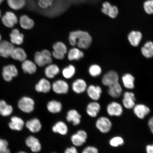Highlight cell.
<instances>
[{
    "label": "cell",
    "mask_w": 153,
    "mask_h": 153,
    "mask_svg": "<svg viewBox=\"0 0 153 153\" xmlns=\"http://www.w3.org/2000/svg\"><path fill=\"white\" fill-rule=\"evenodd\" d=\"M101 110V105L97 101H94L88 105L87 113L91 117L95 118L98 115Z\"/></svg>",
    "instance_id": "e0dca14e"
},
{
    "label": "cell",
    "mask_w": 153,
    "mask_h": 153,
    "mask_svg": "<svg viewBox=\"0 0 153 153\" xmlns=\"http://www.w3.org/2000/svg\"><path fill=\"white\" fill-rule=\"evenodd\" d=\"M141 52L143 56L147 59L153 57V42L148 41L141 48Z\"/></svg>",
    "instance_id": "d4e9b609"
},
{
    "label": "cell",
    "mask_w": 153,
    "mask_h": 153,
    "mask_svg": "<svg viewBox=\"0 0 153 153\" xmlns=\"http://www.w3.org/2000/svg\"><path fill=\"white\" fill-rule=\"evenodd\" d=\"M108 87V94L113 98H118L122 95L123 89L119 82L114 83Z\"/></svg>",
    "instance_id": "ac0fdd59"
},
{
    "label": "cell",
    "mask_w": 153,
    "mask_h": 153,
    "mask_svg": "<svg viewBox=\"0 0 153 153\" xmlns=\"http://www.w3.org/2000/svg\"><path fill=\"white\" fill-rule=\"evenodd\" d=\"M119 75L117 72L114 71H110L103 76L102 83L104 85L108 87L119 82Z\"/></svg>",
    "instance_id": "ba28073f"
},
{
    "label": "cell",
    "mask_w": 153,
    "mask_h": 153,
    "mask_svg": "<svg viewBox=\"0 0 153 153\" xmlns=\"http://www.w3.org/2000/svg\"><path fill=\"white\" fill-rule=\"evenodd\" d=\"M85 56L83 51L77 48L71 49L68 53V58L70 61L79 60Z\"/></svg>",
    "instance_id": "f1b7e54d"
},
{
    "label": "cell",
    "mask_w": 153,
    "mask_h": 153,
    "mask_svg": "<svg viewBox=\"0 0 153 153\" xmlns=\"http://www.w3.org/2000/svg\"><path fill=\"white\" fill-rule=\"evenodd\" d=\"M122 81L124 87L126 89L130 90L134 88L135 78L131 74H124L122 78Z\"/></svg>",
    "instance_id": "44dd1931"
},
{
    "label": "cell",
    "mask_w": 153,
    "mask_h": 153,
    "mask_svg": "<svg viewBox=\"0 0 153 153\" xmlns=\"http://www.w3.org/2000/svg\"><path fill=\"white\" fill-rule=\"evenodd\" d=\"M19 22L21 27L25 30H29L34 27V21L27 15H22L20 17Z\"/></svg>",
    "instance_id": "7402d4cb"
},
{
    "label": "cell",
    "mask_w": 153,
    "mask_h": 153,
    "mask_svg": "<svg viewBox=\"0 0 153 153\" xmlns=\"http://www.w3.org/2000/svg\"><path fill=\"white\" fill-rule=\"evenodd\" d=\"M65 153H78L77 150L74 147L68 148L65 151Z\"/></svg>",
    "instance_id": "c3c4849f"
},
{
    "label": "cell",
    "mask_w": 153,
    "mask_h": 153,
    "mask_svg": "<svg viewBox=\"0 0 153 153\" xmlns=\"http://www.w3.org/2000/svg\"><path fill=\"white\" fill-rule=\"evenodd\" d=\"M14 44L7 41H3L0 43V56L7 58L11 56L15 48Z\"/></svg>",
    "instance_id": "8fae6325"
},
{
    "label": "cell",
    "mask_w": 153,
    "mask_h": 153,
    "mask_svg": "<svg viewBox=\"0 0 153 153\" xmlns=\"http://www.w3.org/2000/svg\"><path fill=\"white\" fill-rule=\"evenodd\" d=\"M53 56L57 60H62L65 57V54L58 51H53L52 52Z\"/></svg>",
    "instance_id": "f6af8a7d"
},
{
    "label": "cell",
    "mask_w": 153,
    "mask_h": 153,
    "mask_svg": "<svg viewBox=\"0 0 153 153\" xmlns=\"http://www.w3.org/2000/svg\"><path fill=\"white\" fill-rule=\"evenodd\" d=\"M8 143L5 140L0 139V153H10Z\"/></svg>",
    "instance_id": "7bdbcfd3"
},
{
    "label": "cell",
    "mask_w": 153,
    "mask_h": 153,
    "mask_svg": "<svg viewBox=\"0 0 153 153\" xmlns=\"http://www.w3.org/2000/svg\"><path fill=\"white\" fill-rule=\"evenodd\" d=\"M1 34H0V43H1Z\"/></svg>",
    "instance_id": "816d5d0a"
},
{
    "label": "cell",
    "mask_w": 153,
    "mask_h": 153,
    "mask_svg": "<svg viewBox=\"0 0 153 153\" xmlns=\"http://www.w3.org/2000/svg\"><path fill=\"white\" fill-rule=\"evenodd\" d=\"M18 153H26L24 152H19Z\"/></svg>",
    "instance_id": "f5cc1de1"
},
{
    "label": "cell",
    "mask_w": 153,
    "mask_h": 153,
    "mask_svg": "<svg viewBox=\"0 0 153 153\" xmlns=\"http://www.w3.org/2000/svg\"><path fill=\"white\" fill-rule=\"evenodd\" d=\"M1 10H0V18H1Z\"/></svg>",
    "instance_id": "f907efd6"
},
{
    "label": "cell",
    "mask_w": 153,
    "mask_h": 153,
    "mask_svg": "<svg viewBox=\"0 0 153 153\" xmlns=\"http://www.w3.org/2000/svg\"><path fill=\"white\" fill-rule=\"evenodd\" d=\"M82 153H99V152L98 149L96 147L89 146L84 149Z\"/></svg>",
    "instance_id": "ee69618b"
},
{
    "label": "cell",
    "mask_w": 153,
    "mask_h": 153,
    "mask_svg": "<svg viewBox=\"0 0 153 153\" xmlns=\"http://www.w3.org/2000/svg\"><path fill=\"white\" fill-rule=\"evenodd\" d=\"M123 111V106L117 101H112L108 103L106 107L107 114L111 117H120L122 115Z\"/></svg>",
    "instance_id": "277c9868"
},
{
    "label": "cell",
    "mask_w": 153,
    "mask_h": 153,
    "mask_svg": "<svg viewBox=\"0 0 153 153\" xmlns=\"http://www.w3.org/2000/svg\"><path fill=\"white\" fill-rule=\"evenodd\" d=\"M125 143L123 137L120 136H116L111 137L109 140V144L113 148H117L123 146Z\"/></svg>",
    "instance_id": "8d00e7d4"
},
{
    "label": "cell",
    "mask_w": 153,
    "mask_h": 153,
    "mask_svg": "<svg viewBox=\"0 0 153 153\" xmlns=\"http://www.w3.org/2000/svg\"><path fill=\"white\" fill-rule=\"evenodd\" d=\"M24 123L21 118L17 117H13L11 118V121L9 123L10 128L11 129L20 131L23 128Z\"/></svg>",
    "instance_id": "f546056e"
},
{
    "label": "cell",
    "mask_w": 153,
    "mask_h": 153,
    "mask_svg": "<svg viewBox=\"0 0 153 153\" xmlns=\"http://www.w3.org/2000/svg\"><path fill=\"white\" fill-rule=\"evenodd\" d=\"M18 70L14 65H8L3 68V77L4 79L7 82L11 81L13 77L18 76Z\"/></svg>",
    "instance_id": "30bf717a"
},
{
    "label": "cell",
    "mask_w": 153,
    "mask_h": 153,
    "mask_svg": "<svg viewBox=\"0 0 153 153\" xmlns=\"http://www.w3.org/2000/svg\"><path fill=\"white\" fill-rule=\"evenodd\" d=\"M87 137V134L85 131L80 130L72 136L71 141L73 143L75 146H81L86 142Z\"/></svg>",
    "instance_id": "2e32d148"
},
{
    "label": "cell",
    "mask_w": 153,
    "mask_h": 153,
    "mask_svg": "<svg viewBox=\"0 0 153 153\" xmlns=\"http://www.w3.org/2000/svg\"><path fill=\"white\" fill-rule=\"evenodd\" d=\"M69 41L73 46L77 45L80 48L86 49L91 46L92 38L88 32L77 30L70 32Z\"/></svg>",
    "instance_id": "6da1fadb"
},
{
    "label": "cell",
    "mask_w": 153,
    "mask_h": 153,
    "mask_svg": "<svg viewBox=\"0 0 153 153\" xmlns=\"http://www.w3.org/2000/svg\"><path fill=\"white\" fill-rule=\"evenodd\" d=\"M76 71L75 67L72 65H70L63 69L62 71V74L65 78L70 79L74 76Z\"/></svg>",
    "instance_id": "74e56055"
},
{
    "label": "cell",
    "mask_w": 153,
    "mask_h": 153,
    "mask_svg": "<svg viewBox=\"0 0 153 153\" xmlns=\"http://www.w3.org/2000/svg\"><path fill=\"white\" fill-rule=\"evenodd\" d=\"M54 0H38L37 4L40 8L47 9L52 6Z\"/></svg>",
    "instance_id": "60d3db41"
},
{
    "label": "cell",
    "mask_w": 153,
    "mask_h": 153,
    "mask_svg": "<svg viewBox=\"0 0 153 153\" xmlns=\"http://www.w3.org/2000/svg\"><path fill=\"white\" fill-rule=\"evenodd\" d=\"M51 87L53 91L58 94H65L68 91V84L62 80L59 79L53 82Z\"/></svg>",
    "instance_id": "4fadbf2b"
},
{
    "label": "cell",
    "mask_w": 153,
    "mask_h": 153,
    "mask_svg": "<svg viewBox=\"0 0 153 153\" xmlns=\"http://www.w3.org/2000/svg\"><path fill=\"white\" fill-rule=\"evenodd\" d=\"M143 38V34L140 32L132 30L128 34V39L132 46L137 47L140 43Z\"/></svg>",
    "instance_id": "9a60e30c"
},
{
    "label": "cell",
    "mask_w": 153,
    "mask_h": 153,
    "mask_svg": "<svg viewBox=\"0 0 153 153\" xmlns=\"http://www.w3.org/2000/svg\"><path fill=\"white\" fill-rule=\"evenodd\" d=\"M27 128L33 133H37L41 130V124L39 120L36 118L29 120L26 124Z\"/></svg>",
    "instance_id": "4dcf8cb0"
},
{
    "label": "cell",
    "mask_w": 153,
    "mask_h": 153,
    "mask_svg": "<svg viewBox=\"0 0 153 153\" xmlns=\"http://www.w3.org/2000/svg\"><path fill=\"white\" fill-rule=\"evenodd\" d=\"M135 96L134 93L127 91L123 93L122 105L123 108L127 110H132L136 104Z\"/></svg>",
    "instance_id": "5b68a950"
},
{
    "label": "cell",
    "mask_w": 153,
    "mask_h": 153,
    "mask_svg": "<svg viewBox=\"0 0 153 153\" xmlns=\"http://www.w3.org/2000/svg\"><path fill=\"white\" fill-rule=\"evenodd\" d=\"M101 11L112 19L116 18L118 14V10L117 7L112 5L108 1L103 3Z\"/></svg>",
    "instance_id": "7c38bea8"
},
{
    "label": "cell",
    "mask_w": 153,
    "mask_h": 153,
    "mask_svg": "<svg viewBox=\"0 0 153 153\" xmlns=\"http://www.w3.org/2000/svg\"><path fill=\"white\" fill-rule=\"evenodd\" d=\"M1 21L4 25L7 27L12 28L18 22L16 15L11 11H7L1 17Z\"/></svg>",
    "instance_id": "52a82bcc"
},
{
    "label": "cell",
    "mask_w": 153,
    "mask_h": 153,
    "mask_svg": "<svg viewBox=\"0 0 153 153\" xmlns=\"http://www.w3.org/2000/svg\"><path fill=\"white\" fill-rule=\"evenodd\" d=\"M81 115L75 110H70L66 117L67 120L70 122H72L74 126L79 124L81 122Z\"/></svg>",
    "instance_id": "1f68e13d"
},
{
    "label": "cell",
    "mask_w": 153,
    "mask_h": 153,
    "mask_svg": "<svg viewBox=\"0 0 153 153\" xmlns=\"http://www.w3.org/2000/svg\"><path fill=\"white\" fill-rule=\"evenodd\" d=\"M146 153H153V143L148 144L145 147Z\"/></svg>",
    "instance_id": "7dc6e473"
},
{
    "label": "cell",
    "mask_w": 153,
    "mask_h": 153,
    "mask_svg": "<svg viewBox=\"0 0 153 153\" xmlns=\"http://www.w3.org/2000/svg\"><path fill=\"white\" fill-rule=\"evenodd\" d=\"M87 83L83 79H76L72 83L73 90L76 93L80 94L83 93L87 90Z\"/></svg>",
    "instance_id": "603a6c76"
},
{
    "label": "cell",
    "mask_w": 153,
    "mask_h": 153,
    "mask_svg": "<svg viewBox=\"0 0 153 153\" xmlns=\"http://www.w3.org/2000/svg\"><path fill=\"white\" fill-rule=\"evenodd\" d=\"M132 110L135 115L141 120L144 119L151 112L150 108L143 104H136Z\"/></svg>",
    "instance_id": "8992f818"
},
{
    "label": "cell",
    "mask_w": 153,
    "mask_h": 153,
    "mask_svg": "<svg viewBox=\"0 0 153 153\" xmlns=\"http://www.w3.org/2000/svg\"><path fill=\"white\" fill-rule=\"evenodd\" d=\"M13 111L12 106L7 105L4 101L0 100V114L2 116H8L12 113Z\"/></svg>",
    "instance_id": "836d02e7"
},
{
    "label": "cell",
    "mask_w": 153,
    "mask_h": 153,
    "mask_svg": "<svg viewBox=\"0 0 153 153\" xmlns=\"http://www.w3.org/2000/svg\"><path fill=\"white\" fill-rule=\"evenodd\" d=\"M26 145L29 147L34 152H37L41 150V143L38 139L33 136H30L26 139Z\"/></svg>",
    "instance_id": "cb8c5ba5"
},
{
    "label": "cell",
    "mask_w": 153,
    "mask_h": 153,
    "mask_svg": "<svg viewBox=\"0 0 153 153\" xmlns=\"http://www.w3.org/2000/svg\"><path fill=\"white\" fill-rule=\"evenodd\" d=\"M7 5L10 8L15 10H19L26 5V0H7Z\"/></svg>",
    "instance_id": "d6a6232c"
},
{
    "label": "cell",
    "mask_w": 153,
    "mask_h": 153,
    "mask_svg": "<svg viewBox=\"0 0 153 153\" xmlns=\"http://www.w3.org/2000/svg\"><path fill=\"white\" fill-rule=\"evenodd\" d=\"M34 102L31 98L24 97L21 99L18 102V107L22 111L30 113L34 109Z\"/></svg>",
    "instance_id": "9c48e42d"
},
{
    "label": "cell",
    "mask_w": 153,
    "mask_h": 153,
    "mask_svg": "<svg viewBox=\"0 0 153 153\" xmlns=\"http://www.w3.org/2000/svg\"><path fill=\"white\" fill-rule=\"evenodd\" d=\"M22 68L25 73L30 74H35L37 70V66L35 63L26 59L22 62Z\"/></svg>",
    "instance_id": "484cf974"
},
{
    "label": "cell",
    "mask_w": 153,
    "mask_h": 153,
    "mask_svg": "<svg viewBox=\"0 0 153 153\" xmlns=\"http://www.w3.org/2000/svg\"><path fill=\"white\" fill-rule=\"evenodd\" d=\"M143 7L147 14H153V0H147L143 4Z\"/></svg>",
    "instance_id": "b9f144b4"
},
{
    "label": "cell",
    "mask_w": 153,
    "mask_h": 153,
    "mask_svg": "<svg viewBox=\"0 0 153 153\" xmlns=\"http://www.w3.org/2000/svg\"><path fill=\"white\" fill-rule=\"evenodd\" d=\"M53 131L55 133H59L61 134H66L68 132V128L65 124L62 122H59L53 126Z\"/></svg>",
    "instance_id": "d590c367"
},
{
    "label": "cell",
    "mask_w": 153,
    "mask_h": 153,
    "mask_svg": "<svg viewBox=\"0 0 153 153\" xmlns=\"http://www.w3.org/2000/svg\"><path fill=\"white\" fill-rule=\"evenodd\" d=\"M60 72V68L56 65L50 64L45 68V72L46 76L49 79H53Z\"/></svg>",
    "instance_id": "4316f807"
},
{
    "label": "cell",
    "mask_w": 153,
    "mask_h": 153,
    "mask_svg": "<svg viewBox=\"0 0 153 153\" xmlns=\"http://www.w3.org/2000/svg\"><path fill=\"white\" fill-rule=\"evenodd\" d=\"M34 60L36 65L39 67H42L51 64L52 62L51 53L46 49L41 52L37 51L34 54Z\"/></svg>",
    "instance_id": "7a4b0ae2"
},
{
    "label": "cell",
    "mask_w": 153,
    "mask_h": 153,
    "mask_svg": "<svg viewBox=\"0 0 153 153\" xmlns=\"http://www.w3.org/2000/svg\"><path fill=\"white\" fill-rule=\"evenodd\" d=\"M4 0H0V5L3 2V1H4Z\"/></svg>",
    "instance_id": "681fc988"
},
{
    "label": "cell",
    "mask_w": 153,
    "mask_h": 153,
    "mask_svg": "<svg viewBox=\"0 0 153 153\" xmlns=\"http://www.w3.org/2000/svg\"><path fill=\"white\" fill-rule=\"evenodd\" d=\"M51 86L50 82L45 78H42L35 86L36 91L39 93H47L50 91Z\"/></svg>",
    "instance_id": "d6986e66"
},
{
    "label": "cell",
    "mask_w": 153,
    "mask_h": 153,
    "mask_svg": "<svg viewBox=\"0 0 153 153\" xmlns=\"http://www.w3.org/2000/svg\"><path fill=\"white\" fill-rule=\"evenodd\" d=\"M11 57L14 60L23 62L26 60L27 55L23 49L18 47L15 48L11 53Z\"/></svg>",
    "instance_id": "83f0119b"
},
{
    "label": "cell",
    "mask_w": 153,
    "mask_h": 153,
    "mask_svg": "<svg viewBox=\"0 0 153 153\" xmlns=\"http://www.w3.org/2000/svg\"><path fill=\"white\" fill-rule=\"evenodd\" d=\"M10 41L14 45H20L23 43L24 36L23 34L20 33L18 29L14 28L10 34Z\"/></svg>",
    "instance_id": "ffe728a7"
},
{
    "label": "cell",
    "mask_w": 153,
    "mask_h": 153,
    "mask_svg": "<svg viewBox=\"0 0 153 153\" xmlns=\"http://www.w3.org/2000/svg\"><path fill=\"white\" fill-rule=\"evenodd\" d=\"M87 93L88 96L94 101H97L100 99L102 90L99 86L89 85L87 88Z\"/></svg>",
    "instance_id": "5bb4252c"
},
{
    "label": "cell",
    "mask_w": 153,
    "mask_h": 153,
    "mask_svg": "<svg viewBox=\"0 0 153 153\" xmlns=\"http://www.w3.org/2000/svg\"><path fill=\"white\" fill-rule=\"evenodd\" d=\"M53 51H58L65 54L67 52V48L65 44L62 42H58L55 43L53 47Z\"/></svg>",
    "instance_id": "ab89813d"
},
{
    "label": "cell",
    "mask_w": 153,
    "mask_h": 153,
    "mask_svg": "<svg viewBox=\"0 0 153 153\" xmlns=\"http://www.w3.org/2000/svg\"><path fill=\"white\" fill-rule=\"evenodd\" d=\"M47 108L49 111L52 113H57L62 110V105L58 101H51L48 103Z\"/></svg>",
    "instance_id": "e575fe53"
},
{
    "label": "cell",
    "mask_w": 153,
    "mask_h": 153,
    "mask_svg": "<svg viewBox=\"0 0 153 153\" xmlns=\"http://www.w3.org/2000/svg\"><path fill=\"white\" fill-rule=\"evenodd\" d=\"M148 127L150 131L153 135V116L151 117L148 120Z\"/></svg>",
    "instance_id": "bcb514c9"
},
{
    "label": "cell",
    "mask_w": 153,
    "mask_h": 153,
    "mask_svg": "<svg viewBox=\"0 0 153 153\" xmlns=\"http://www.w3.org/2000/svg\"><path fill=\"white\" fill-rule=\"evenodd\" d=\"M97 128L102 134H108L111 130L113 124L111 120L107 117L102 116L99 118L95 123Z\"/></svg>",
    "instance_id": "3957f363"
},
{
    "label": "cell",
    "mask_w": 153,
    "mask_h": 153,
    "mask_svg": "<svg viewBox=\"0 0 153 153\" xmlns=\"http://www.w3.org/2000/svg\"><path fill=\"white\" fill-rule=\"evenodd\" d=\"M88 72L90 75L92 77H97L100 76L102 73V68L98 65H92L89 67Z\"/></svg>",
    "instance_id": "f35d334b"
}]
</instances>
